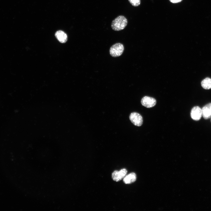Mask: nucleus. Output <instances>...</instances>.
I'll return each mask as SVG.
<instances>
[{"instance_id": "39448f33", "label": "nucleus", "mask_w": 211, "mask_h": 211, "mask_svg": "<svg viewBox=\"0 0 211 211\" xmlns=\"http://www.w3.org/2000/svg\"><path fill=\"white\" fill-rule=\"evenodd\" d=\"M142 104L147 108H150L154 106L156 104V99L148 96L143 97L141 100Z\"/></svg>"}, {"instance_id": "1a4fd4ad", "label": "nucleus", "mask_w": 211, "mask_h": 211, "mask_svg": "<svg viewBox=\"0 0 211 211\" xmlns=\"http://www.w3.org/2000/svg\"><path fill=\"white\" fill-rule=\"evenodd\" d=\"M55 36L57 39L62 43H65L67 39V34L61 30L57 31L55 34Z\"/></svg>"}, {"instance_id": "423d86ee", "label": "nucleus", "mask_w": 211, "mask_h": 211, "mask_svg": "<svg viewBox=\"0 0 211 211\" xmlns=\"http://www.w3.org/2000/svg\"><path fill=\"white\" fill-rule=\"evenodd\" d=\"M191 118L195 121H198L202 116V109L199 106H195L191 109L190 112Z\"/></svg>"}, {"instance_id": "7ed1b4c3", "label": "nucleus", "mask_w": 211, "mask_h": 211, "mask_svg": "<svg viewBox=\"0 0 211 211\" xmlns=\"http://www.w3.org/2000/svg\"><path fill=\"white\" fill-rule=\"evenodd\" d=\"M129 118L131 122L135 125L140 126L143 123V118L142 116L137 112H133L130 115Z\"/></svg>"}, {"instance_id": "9d476101", "label": "nucleus", "mask_w": 211, "mask_h": 211, "mask_svg": "<svg viewBox=\"0 0 211 211\" xmlns=\"http://www.w3.org/2000/svg\"><path fill=\"white\" fill-rule=\"evenodd\" d=\"M201 85L205 89H211V79L209 78H205L202 81Z\"/></svg>"}, {"instance_id": "0eeeda50", "label": "nucleus", "mask_w": 211, "mask_h": 211, "mask_svg": "<svg viewBox=\"0 0 211 211\" xmlns=\"http://www.w3.org/2000/svg\"><path fill=\"white\" fill-rule=\"evenodd\" d=\"M202 116L205 119L211 118V103H209L202 109Z\"/></svg>"}, {"instance_id": "6e6552de", "label": "nucleus", "mask_w": 211, "mask_h": 211, "mask_svg": "<svg viewBox=\"0 0 211 211\" xmlns=\"http://www.w3.org/2000/svg\"><path fill=\"white\" fill-rule=\"evenodd\" d=\"M136 178V175L135 173H131L125 176L123 178V181L125 184H131L135 181Z\"/></svg>"}, {"instance_id": "f03ea898", "label": "nucleus", "mask_w": 211, "mask_h": 211, "mask_svg": "<svg viewBox=\"0 0 211 211\" xmlns=\"http://www.w3.org/2000/svg\"><path fill=\"white\" fill-rule=\"evenodd\" d=\"M124 50V46L120 43H116L113 45L110 48L109 52L113 57H117L121 55Z\"/></svg>"}, {"instance_id": "9b49d317", "label": "nucleus", "mask_w": 211, "mask_h": 211, "mask_svg": "<svg viewBox=\"0 0 211 211\" xmlns=\"http://www.w3.org/2000/svg\"><path fill=\"white\" fill-rule=\"evenodd\" d=\"M130 4L134 6H137L140 4V0H128Z\"/></svg>"}, {"instance_id": "20e7f679", "label": "nucleus", "mask_w": 211, "mask_h": 211, "mask_svg": "<svg viewBox=\"0 0 211 211\" xmlns=\"http://www.w3.org/2000/svg\"><path fill=\"white\" fill-rule=\"evenodd\" d=\"M127 173V171L125 169H122L119 171L115 170L112 173V178L115 181H119L124 178Z\"/></svg>"}, {"instance_id": "f8f14e48", "label": "nucleus", "mask_w": 211, "mask_h": 211, "mask_svg": "<svg viewBox=\"0 0 211 211\" xmlns=\"http://www.w3.org/2000/svg\"><path fill=\"white\" fill-rule=\"evenodd\" d=\"M183 0H169L171 3H177L181 2Z\"/></svg>"}, {"instance_id": "ddd939ff", "label": "nucleus", "mask_w": 211, "mask_h": 211, "mask_svg": "<svg viewBox=\"0 0 211 211\" xmlns=\"http://www.w3.org/2000/svg\"></svg>"}, {"instance_id": "f257e3e1", "label": "nucleus", "mask_w": 211, "mask_h": 211, "mask_svg": "<svg viewBox=\"0 0 211 211\" xmlns=\"http://www.w3.org/2000/svg\"><path fill=\"white\" fill-rule=\"evenodd\" d=\"M127 19L124 16H118L112 21L111 27L115 31H118L124 29L127 24Z\"/></svg>"}]
</instances>
